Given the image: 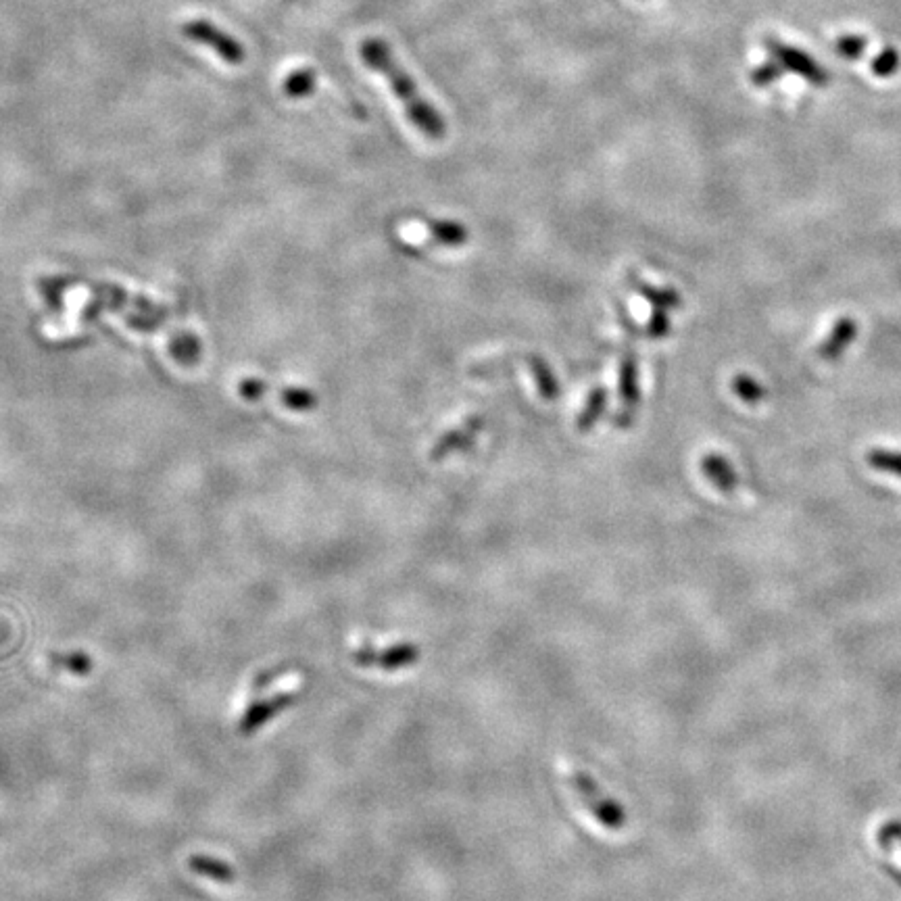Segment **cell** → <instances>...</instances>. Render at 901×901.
<instances>
[{"label":"cell","instance_id":"cell-1","mask_svg":"<svg viewBox=\"0 0 901 901\" xmlns=\"http://www.w3.org/2000/svg\"><path fill=\"white\" fill-rule=\"evenodd\" d=\"M361 59L365 61V65H370V69L378 71L380 76L386 78V82L391 84L393 92L397 94V99L403 103L405 113L409 117V121L418 130L424 132V136H428L430 140H441L445 138L447 126L438 113L426 99L422 96L418 84L413 82V78L403 69V65L397 63V59L393 57L391 48H388L386 42L378 40V38H370L361 44Z\"/></svg>","mask_w":901,"mask_h":901},{"label":"cell","instance_id":"cell-2","mask_svg":"<svg viewBox=\"0 0 901 901\" xmlns=\"http://www.w3.org/2000/svg\"><path fill=\"white\" fill-rule=\"evenodd\" d=\"M566 787L574 793V797L580 801V806L587 810L597 824H601L605 831L618 833L626 826V810L622 803L607 793L595 778L580 768H570L564 774Z\"/></svg>","mask_w":901,"mask_h":901},{"label":"cell","instance_id":"cell-3","mask_svg":"<svg viewBox=\"0 0 901 901\" xmlns=\"http://www.w3.org/2000/svg\"><path fill=\"white\" fill-rule=\"evenodd\" d=\"M351 660L363 670L401 672L420 662V647L413 643H393L386 647L361 645L353 649Z\"/></svg>","mask_w":901,"mask_h":901},{"label":"cell","instance_id":"cell-4","mask_svg":"<svg viewBox=\"0 0 901 901\" xmlns=\"http://www.w3.org/2000/svg\"><path fill=\"white\" fill-rule=\"evenodd\" d=\"M764 46L768 55L783 67L785 73H795V76H801L803 80H808L812 86L818 88H824L829 84L831 76L826 73V69L818 61H814L806 51H801V48L776 38H766Z\"/></svg>","mask_w":901,"mask_h":901},{"label":"cell","instance_id":"cell-5","mask_svg":"<svg viewBox=\"0 0 901 901\" xmlns=\"http://www.w3.org/2000/svg\"><path fill=\"white\" fill-rule=\"evenodd\" d=\"M182 34L192 42L209 46L217 57H222L230 65H238L247 59L245 46H242L236 38H232L230 34H226L222 28L213 26L211 21H205V19L188 21L182 26Z\"/></svg>","mask_w":901,"mask_h":901},{"label":"cell","instance_id":"cell-6","mask_svg":"<svg viewBox=\"0 0 901 901\" xmlns=\"http://www.w3.org/2000/svg\"><path fill=\"white\" fill-rule=\"evenodd\" d=\"M295 699H297L295 693H280L272 699H261V701L253 703L251 708H247V712L242 714V718L238 722V733L242 737H251L261 726L270 722L276 714L288 710L290 705L295 703Z\"/></svg>","mask_w":901,"mask_h":901},{"label":"cell","instance_id":"cell-7","mask_svg":"<svg viewBox=\"0 0 901 901\" xmlns=\"http://www.w3.org/2000/svg\"><path fill=\"white\" fill-rule=\"evenodd\" d=\"M856 338H858L856 318H851V315H843V318H839L833 324L829 334H826V338L820 343L818 359L826 361V363H833V361L841 359L843 353L856 343Z\"/></svg>","mask_w":901,"mask_h":901},{"label":"cell","instance_id":"cell-8","mask_svg":"<svg viewBox=\"0 0 901 901\" xmlns=\"http://www.w3.org/2000/svg\"><path fill=\"white\" fill-rule=\"evenodd\" d=\"M188 868L194 874L205 876V879H211L217 883H232L236 879V870L228 862L209 858V856H192L188 860Z\"/></svg>","mask_w":901,"mask_h":901},{"label":"cell","instance_id":"cell-9","mask_svg":"<svg viewBox=\"0 0 901 901\" xmlns=\"http://www.w3.org/2000/svg\"><path fill=\"white\" fill-rule=\"evenodd\" d=\"M705 474L718 486L722 493H730L737 489V474L728 466V461L722 457H708L705 459Z\"/></svg>","mask_w":901,"mask_h":901},{"label":"cell","instance_id":"cell-10","mask_svg":"<svg viewBox=\"0 0 901 901\" xmlns=\"http://www.w3.org/2000/svg\"><path fill=\"white\" fill-rule=\"evenodd\" d=\"M315 82H318V73L313 69H297L284 80L282 90L288 99H305L315 90Z\"/></svg>","mask_w":901,"mask_h":901},{"label":"cell","instance_id":"cell-11","mask_svg":"<svg viewBox=\"0 0 901 901\" xmlns=\"http://www.w3.org/2000/svg\"><path fill=\"white\" fill-rule=\"evenodd\" d=\"M866 461H868V466L876 472L901 478V451L874 447L866 453Z\"/></svg>","mask_w":901,"mask_h":901},{"label":"cell","instance_id":"cell-12","mask_svg":"<svg viewBox=\"0 0 901 901\" xmlns=\"http://www.w3.org/2000/svg\"><path fill=\"white\" fill-rule=\"evenodd\" d=\"M51 664L55 668L67 670L69 674L86 676L92 672V660L84 651H71V653H51Z\"/></svg>","mask_w":901,"mask_h":901},{"label":"cell","instance_id":"cell-13","mask_svg":"<svg viewBox=\"0 0 901 901\" xmlns=\"http://www.w3.org/2000/svg\"><path fill=\"white\" fill-rule=\"evenodd\" d=\"M733 391L749 405H756L762 401L764 397V388L758 380H753L751 376H737L733 380Z\"/></svg>","mask_w":901,"mask_h":901},{"label":"cell","instance_id":"cell-14","mask_svg":"<svg viewBox=\"0 0 901 901\" xmlns=\"http://www.w3.org/2000/svg\"><path fill=\"white\" fill-rule=\"evenodd\" d=\"M899 63H901L899 53L895 51L893 46L883 48L881 55L872 61V71H874V76H879V78H889V76H893V73H897V69H899Z\"/></svg>","mask_w":901,"mask_h":901},{"label":"cell","instance_id":"cell-15","mask_svg":"<svg viewBox=\"0 0 901 901\" xmlns=\"http://www.w3.org/2000/svg\"><path fill=\"white\" fill-rule=\"evenodd\" d=\"M868 40L864 36H856V34H845L841 38H837V53L845 59H860L866 51Z\"/></svg>","mask_w":901,"mask_h":901},{"label":"cell","instance_id":"cell-16","mask_svg":"<svg viewBox=\"0 0 901 901\" xmlns=\"http://www.w3.org/2000/svg\"><path fill=\"white\" fill-rule=\"evenodd\" d=\"M781 76H785V71H783V67L778 65L774 59L772 61H766V63H762V65H758L756 69L751 71V82L756 84L758 88H764V86H770V84H774L778 78Z\"/></svg>","mask_w":901,"mask_h":901}]
</instances>
